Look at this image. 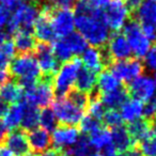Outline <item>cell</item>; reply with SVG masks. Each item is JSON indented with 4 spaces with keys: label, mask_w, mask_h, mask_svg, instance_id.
Wrapping results in <instances>:
<instances>
[{
    "label": "cell",
    "mask_w": 156,
    "mask_h": 156,
    "mask_svg": "<svg viewBox=\"0 0 156 156\" xmlns=\"http://www.w3.org/2000/svg\"><path fill=\"white\" fill-rule=\"evenodd\" d=\"M81 62L86 65L85 67L98 73L100 71H102L103 67H105L102 49L101 48L92 47V46L87 48L83 54Z\"/></svg>",
    "instance_id": "603a6c76"
},
{
    "label": "cell",
    "mask_w": 156,
    "mask_h": 156,
    "mask_svg": "<svg viewBox=\"0 0 156 156\" xmlns=\"http://www.w3.org/2000/svg\"><path fill=\"white\" fill-rule=\"evenodd\" d=\"M83 66L81 59L78 57L62 63L54 76L52 88L55 95L59 98H64L73 88H75L78 72Z\"/></svg>",
    "instance_id": "3957f363"
},
{
    "label": "cell",
    "mask_w": 156,
    "mask_h": 156,
    "mask_svg": "<svg viewBox=\"0 0 156 156\" xmlns=\"http://www.w3.org/2000/svg\"><path fill=\"white\" fill-rule=\"evenodd\" d=\"M100 94V93H98ZM101 101H102L103 105L105 108L109 109H117L121 107L126 101L128 100V92L126 90L125 86H120L118 89L113 90L111 92L105 94H100Z\"/></svg>",
    "instance_id": "d6986e66"
},
{
    "label": "cell",
    "mask_w": 156,
    "mask_h": 156,
    "mask_svg": "<svg viewBox=\"0 0 156 156\" xmlns=\"http://www.w3.org/2000/svg\"><path fill=\"white\" fill-rule=\"evenodd\" d=\"M0 156H13V154L5 147V145L0 147Z\"/></svg>",
    "instance_id": "7dc6e473"
},
{
    "label": "cell",
    "mask_w": 156,
    "mask_h": 156,
    "mask_svg": "<svg viewBox=\"0 0 156 156\" xmlns=\"http://www.w3.org/2000/svg\"><path fill=\"white\" fill-rule=\"evenodd\" d=\"M145 63L152 71H156V44H154L145 55Z\"/></svg>",
    "instance_id": "74e56055"
},
{
    "label": "cell",
    "mask_w": 156,
    "mask_h": 156,
    "mask_svg": "<svg viewBox=\"0 0 156 156\" xmlns=\"http://www.w3.org/2000/svg\"><path fill=\"white\" fill-rule=\"evenodd\" d=\"M151 1H155V2H156V0H151Z\"/></svg>",
    "instance_id": "db71d44e"
},
{
    "label": "cell",
    "mask_w": 156,
    "mask_h": 156,
    "mask_svg": "<svg viewBox=\"0 0 156 156\" xmlns=\"http://www.w3.org/2000/svg\"><path fill=\"white\" fill-rule=\"evenodd\" d=\"M26 136L30 150H32L35 154H42L46 152L49 150V147L52 143L49 133L43 128H34L26 133Z\"/></svg>",
    "instance_id": "e0dca14e"
},
{
    "label": "cell",
    "mask_w": 156,
    "mask_h": 156,
    "mask_svg": "<svg viewBox=\"0 0 156 156\" xmlns=\"http://www.w3.org/2000/svg\"><path fill=\"white\" fill-rule=\"evenodd\" d=\"M79 136V130L75 126L60 125L54 129L51 142L54 143L55 150L62 151L76 143Z\"/></svg>",
    "instance_id": "4fadbf2b"
},
{
    "label": "cell",
    "mask_w": 156,
    "mask_h": 156,
    "mask_svg": "<svg viewBox=\"0 0 156 156\" xmlns=\"http://www.w3.org/2000/svg\"><path fill=\"white\" fill-rule=\"evenodd\" d=\"M118 152L117 150L113 147L112 144H109L107 147H105L104 149L101 150V153H100V156H119L118 155Z\"/></svg>",
    "instance_id": "60d3db41"
},
{
    "label": "cell",
    "mask_w": 156,
    "mask_h": 156,
    "mask_svg": "<svg viewBox=\"0 0 156 156\" xmlns=\"http://www.w3.org/2000/svg\"><path fill=\"white\" fill-rule=\"evenodd\" d=\"M120 156H141V153H140V151H139L138 147L135 145V147H133L132 149H129V150H127V151L121 153L120 154Z\"/></svg>",
    "instance_id": "7bdbcfd3"
},
{
    "label": "cell",
    "mask_w": 156,
    "mask_h": 156,
    "mask_svg": "<svg viewBox=\"0 0 156 156\" xmlns=\"http://www.w3.org/2000/svg\"><path fill=\"white\" fill-rule=\"evenodd\" d=\"M111 134V144L113 145L118 153H123L127 150L132 149L133 147L137 145V143L129 136L126 127L123 125L113 127L110 130Z\"/></svg>",
    "instance_id": "ac0fdd59"
},
{
    "label": "cell",
    "mask_w": 156,
    "mask_h": 156,
    "mask_svg": "<svg viewBox=\"0 0 156 156\" xmlns=\"http://www.w3.org/2000/svg\"><path fill=\"white\" fill-rule=\"evenodd\" d=\"M10 74L7 69H0V88L2 87L7 81H9L10 79Z\"/></svg>",
    "instance_id": "ee69618b"
},
{
    "label": "cell",
    "mask_w": 156,
    "mask_h": 156,
    "mask_svg": "<svg viewBox=\"0 0 156 156\" xmlns=\"http://www.w3.org/2000/svg\"><path fill=\"white\" fill-rule=\"evenodd\" d=\"M88 137L93 150H102L107 145L111 144L110 130L106 127H101L96 132L90 134Z\"/></svg>",
    "instance_id": "f1b7e54d"
},
{
    "label": "cell",
    "mask_w": 156,
    "mask_h": 156,
    "mask_svg": "<svg viewBox=\"0 0 156 156\" xmlns=\"http://www.w3.org/2000/svg\"><path fill=\"white\" fill-rule=\"evenodd\" d=\"M125 87L128 96L142 103L149 102L156 93V83L149 76H139Z\"/></svg>",
    "instance_id": "8fae6325"
},
{
    "label": "cell",
    "mask_w": 156,
    "mask_h": 156,
    "mask_svg": "<svg viewBox=\"0 0 156 156\" xmlns=\"http://www.w3.org/2000/svg\"><path fill=\"white\" fill-rule=\"evenodd\" d=\"M144 104L137 100H127L121 106V118L126 123H132L143 117Z\"/></svg>",
    "instance_id": "7402d4cb"
},
{
    "label": "cell",
    "mask_w": 156,
    "mask_h": 156,
    "mask_svg": "<svg viewBox=\"0 0 156 156\" xmlns=\"http://www.w3.org/2000/svg\"><path fill=\"white\" fill-rule=\"evenodd\" d=\"M10 109V105L0 98V118H3Z\"/></svg>",
    "instance_id": "f6af8a7d"
},
{
    "label": "cell",
    "mask_w": 156,
    "mask_h": 156,
    "mask_svg": "<svg viewBox=\"0 0 156 156\" xmlns=\"http://www.w3.org/2000/svg\"><path fill=\"white\" fill-rule=\"evenodd\" d=\"M130 17V12L123 0H110L102 10V20L108 29L119 31Z\"/></svg>",
    "instance_id": "52a82bcc"
},
{
    "label": "cell",
    "mask_w": 156,
    "mask_h": 156,
    "mask_svg": "<svg viewBox=\"0 0 156 156\" xmlns=\"http://www.w3.org/2000/svg\"><path fill=\"white\" fill-rule=\"evenodd\" d=\"M130 17L136 20L141 28L156 29V2L151 0L142 1L138 9L130 14Z\"/></svg>",
    "instance_id": "9a60e30c"
},
{
    "label": "cell",
    "mask_w": 156,
    "mask_h": 156,
    "mask_svg": "<svg viewBox=\"0 0 156 156\" xmlns=\"http://www.w3.org/2000/svg\"><path fill=\"white\" fill-rule=\"evenodd\" d=\"M153 125H154V127H155V129H156V117L154 118V120H153Z\"/></svg>",
    "instance_id": "f907efd6"
},
{
    "label": "cell",
    "mask_w": 156,
    "mask_h": 156,
    "mask_svg": "<svg viewBox=\"0 0 156 156\" xmlns=\"http://www.w3.org/2000/svg\"><path fill=\"white\" fill-rule=\"evenodd\" d=\"M64 40L71 48L73 56H78V55L83 54V51L88 48L87 41L78 32H72L71 34L65 37Z\"/></svg>",
    "instance_id": "4dcf8cb0"
},
{
    "label": "cell",
    "mask_w": 156,
    "mask_h": 156,
    "mask_svg": "<svg viewBox=\"0 0 156 156\" xmlns=\"http://www.w3.org/2000/svg\"><path fill=\"white\" fill-rule=\"evenodd\" d=\"M75 26L78 33L92 47L103 48L109 40V29L102 20V13L98 16L76 14Z\"/></svg>",
    "instance_id": "7a4b0ae2"
},
{
    "label": "cell",
    "mask_w": 156,
    "mask_h": 156,
    "mask_svg": "<svg viewBox=\"0 0 156 156\" xmlns=\"http://www.w3.org/2000/svg\"><path fill=\"white\" fill-rule=\"evenodd\" d=\"M79 127H80V130L85 135H90L92 133L96 132L98 129H100L103 126H102V121L87 115H83V118L81 119L80 123H79Z\"/></svg>",
    "instance_id": "d590c367"
},
{
    "label": "cell",
    "mask_w": 156,
    "mask_h": 156,
    "mask_svg": "<svg viewBox=\"0 0 156 156\" xmlns=\"http://www.w3.org/2000/svg\"><path fill=\"white\" fill-rule=\"evenodd\" d=\"M40 156H62L61 155V153L58 151V150H47L46 152H44V153L40 154Z\"/></svg>",
    "instance_id": "bcb514c9"
},
{
    "label": "cell",
    "mask_w": 156,
    "mask_h": 156,
    "mask_svg": "<svg viewBox=\"0 0 156 156\" xmlns=\"http://www.w3.org/2000/svg\"><path fill=\"white\" fill-rule=\"evenodd\" d=\"M5 147L13 154V156H24L30 153L26 133L22 129H14L8 135L5 139Z\"/></svg>",
    "instance_id": "2e32d148"
},
{
    "label": "cell",
    "mask_w": 156,
    "mask_h": 156,
    "mask_svg": "<svg viewBox=\"0 0 156 156\" xmlns=\"http://www.w3.org/2000/svg\"><path fill=\"white\" fill-rule=\"evenodd\" d=\"M42 9H44L48 13L51 23L52 29L56 33L58 39L67 37L74 32L75 28V13L72 9H63L52 5L49 2H45L42 5Z\"/></svg>",
    "instance_id": "277c9868"
},
{
    "label": "cell",
    "mask_w": 156,
    "mask_h": 156,
    "mask_svg": "<svg viewBox=\"0 0 156 156\" xmlns=\"http://www.w3.org/2000/svg\"><path fill=\"white\" fill-rule=\"evenodd\" d=\"M98 92L105 94L118 89L121 85L118 78L112 74L109 69H104L98 76Z\"/></svg>",
    "instance_id": "484cf974"
},
{
    "label": "cell",
    "mask_w": 156,
    "mask_h": 156,
    "mask_svg": "<svg viewBox=\"0 0 156 156\" xmlns=\"http://www.w3.org/2000/svg\"><path fill=\"white\" fill-rule=\"evenodd\" d=\"M110 71L124 86L129 83L144 72V65L138 58H129L126 60L115 61L110 65Z\"/></svg>",
    "instance_id": "ba28073f"
},
{
    "label": "cell",
    "mask_w": 156,
    "mask_h": 156,
    "mask_svg": "<svg viewBox=\"0 0 156 156\" xmlns=\"http://www.w3.org/2000/svg\"><path fill=\"white\" fill-rule=\"evenodd\" d=\"M39 117H40L39 109L37 107L30 106V105L25 103L24 113H23L22 122H20V127H22L23 132L28 133L30 130L37 128V126L39 125Z\"/></svg>",
    "instance_id": "4316f807"
},
{
    "label": "cell",
    "mask_w": 156,
    "mask_h": 156,
    "mask_svg": "<svg viewBox=\"0 0 156 156\" xmlns=\"http://www.w3.org/2000/svg\"><path fill=\"white\" fill-rule=\"evenodd\" d=\"M154 81H155V83H156V74H155V80H154Z\"/></svg>",
    "instance_id": "f5cc1de1"
},
{
    "label": "cell",
    "mask_w": 156,
    "mask_h": 156,
    "mask_svg": "<svg viewBox=\"0 0 156 156\" xmlns=\"http://www.w3.org/2000/svg\"><path fill=\"white\" fill-rule=\"evenodd\" d=\"M102 123H104L107 127L113 128L123 125V120H122L121 115L117 109H109L108 111L105 112Z\"/></svg>",
    "instance_id": "8d00e7d4"
},
{
    "label": "cell",
    "mask_w": 156,
    "mask_h": 156,
    "mask_svg": "<svg viewBox=\"0 0 156 156\" xmlns=\"http://www.w3.org/2000/svg\"><path fill=\"white\" fill-rule=\"evenodd\" d=\"M52 110L60 125L75 126L80 123L81 119L85 115V111L75 106L65 98L57 100Z\"/></svg>",
    "instance_id": "9c48e42d"
},
{
    "label": "cell",
    "mask_w": 156,
    "mask_h": 156,
    "mask_svg": "<svg viewBox=\"0 0 156 156\" xmlns=\"http://www.w3.org/2000/svg\"><path fill=\"white\" fill-rule=\"evenodd\" d=\"M52 80L54 77L41 76L34 87L24 91L25 103L30 106L37 107V109L49 107L55 98Z\"/></svg>",
    "instance_id": "5b68a950"
},
{
    "label": "cell",
    "mask_w": 156,
    "mask_h": 156,
    "mask_svg": "<svg viewBox=\"0 0 156 156\" xmlns=\"http://www.w3.org/2000/svg\"><path fill=\"white\" fill-rule=\"evenodd\" d=\"M5 40H8L7 34H5V30H3L2 28H0V45H1V44H2Z\"/></svg>",
    "instance_id": "c3c4849f"
},
{
    "label": "cell",
    "mask_w": 156,
    "mask_h": 156,
    "mask_svg": "<svg viewBox=\"0 0 156 156\" xmlns=\"http://www.w3.org/2000/svg\"><path fill=\"white\" fill-rule=\"evenodd\" d=\"M10 77L15 78L16 83L24 91L33 88L41 78V69L33 54L17 55L9 65Z\"/></svg>",
    "instance_id": "6da1fadb"
},
{
    "label": "cell",
    "mask_w": 156,
    "mask_h": 156,
    "mask_svg": "<svg viewBox=\"0 0 156 156\" xmlns=\"http://www.w3.org/2000/svg\"><path fill=\"white\" fill-rule=\"evenodd\" d=\"M11 16H12L11 10L8 9L5 5H0V28L7 26V24L9 23Z\"/></svg>",
    "instance_id": "f35d334b"
},
{
    "label": "cell",
    "mask_w": 156,
    "mask_h": 156,
    "mask_svg": "<svg viewBox=\"0 0 156 156\" xmlns=\"http://www.w3.org/2000/svg\"><path fill=\"white\" fill-rule=\"evenodd\" d=\"M57 118L51 108L46 107L40 111L39 124H41V128L45 129L46 132H51L57 127Z\"/></svg>",
    "instance_id": "836d02e7"
},
{
    "label": "cell",
    "mask_w": 156,
    "mask_h": 156,
    "mask_svg": "<svg viewBox=\"0 0 156 156\" xmlns=\"http://www.w3.org/2000/svg\"><path fill=\"white\" fill-rule=\"evenodd\" d=\"M154 126V125H153ZM141 156H156V129L153 128L152 133L144 139L137 143Z\"/></svg>",
    "instance_id": "d6a6232c"
},
{
    "label": "cell",
    "mask_w": 156,
    "mask_h": 156,
    "mask_svg": "<svg viewBox=\"0 0 156 156\" xmlns=\"http://www.w3.org/2000/svg\"><path fill=\"white\" fill-rule=\"evenodd\" d=\"M15 47L11 40H5L0 45V69H7L12 59L15 57Z\"/></svg>",
    "instance_id": "1f68e13d"
},
{
    "label": "cell",
    "mask_w": 156,
    "mask_h": 156,
    "mask_svg": "<svg viewBox=\"0 0 156 156\" xmlns=\"http://www.w3.org/2000/svg\"><path fill=\"white\" fill-rule=\"evenodd\" d=\"M22 1L23 0H0V5H5V7H7L8 9H10V10H13V9H15Z\"/></svg>",
    "instance_id": "b9f144b4"
},
{
    "label": "cell",
    "mask_w": 156,
    "mask_h": 156,
    "mask_svg": "<svg viewBox=\"0 0 156 156\" xmlns=\"http://www.w3.org/2000/svg\"><path fill=\"white\" fill-rule=\"evenodd\" d=\"M87 156H100V153H98L95 150H92V151L90 152V153L88 154Z\"/></svg>",
    "instance_id": "681fc988"
},
{
    "label": "cell",
    "mask_w": 156,
    "mask_h": 156,
    "mask_svg": "<svg viewBox=\"0 0 156 156\" xmlns=\"http://www.w3.org/2000/svg\"><path fill=\"white\" fill-rule=\"evenodd\" d=\"M153 121L140 118L136 121L128 123V126L126 127L129 136L136 143L140 142L142 139H144L147 136H149L153 130Z\"/></svg>",
    "instance_id": "ffe728a7"
},
{
    "label": "cell",
    "mask_w": 156,
    "mask_h": 156,
    "mask_svg": "<svg viewBox=\"0 0 156 156\" xmlns=\"http://www.w3.org/2000/svg\"><path fill=\"white\" fill-rule=\"evenodd\" d=\"M111 62L126 60L132 58V49L122 33L115 32L109 37L106 46H104Z\"/></svg>",
    "instance_id": "7c38bea8"
},
{
    "label": "cell",
    "mask_w": 156,
    "mask_h": 156,
    "mask_svg": "<svg viewBox=\"0 0 156 156\" xmlns=\"http://www.w3.org/2000/svg\"><path fill=\"white\" fill-rule=\"evenodd\" d=\"M13 37L14 40L12 42H13L15 50L18 52V55L32 54L37 44L32 33L17 32Z\"/></svg>",
    "instance_id": "d4e9b609"
},
{
    "label": "cell",
    "mask_w": 156,
    "mask_h": 156,
    "mask_svg": "<svg viewBox=\"0 0 156 156\" xmlns=\"http://www.w3.org/2000/svg\"><path fill=\"white\" fill-rule=\"evenodd\" d=\"M51 47H52L54 55L58 62L64 63L73 58L72 50H71V48H69V46L67 45L64 37H62V39H57L56 41L52 43Z\"/></svg>",
    "instance_id": "f546056e"
},
{
    "label": "cell",
    "mask_w": 156,
    "mask_h": 156,
    "mask_svg": "<svg viewBox=\"0 0 156 156\" xmlns=\"http://www.w3.org/2000/svg\"><path fill=\"white\" fill-rule=\"evenodd\" d=\"M98 83V73L87 67H83L78 72L77 78H76L75 88L77 90L85 93H92Z\"/></svg>",
    "instance_id": "44dd1931"
},
{
    "label": "cell",
    "mask_w": 156,
    "mask_h": 156,
    "mask_svg": "<svg viewBox=\"0 0 156 156\" xmlns=\"http://www.w3.org/2000/svg\"><path fill=\"white\" fill-rule=\"evenodd\" d=\"M123 35L129 44L132 52H134L136 58H144L151 48V42L145 37L136 20L129 17L128 22L123 26Z\"/></svg>",
    "instance_id": "8992f818"
},
{
    "label": "cell",
    "mask_w": 156,
    "mask_h": 156,
    "mask_svg": "<svg viewBox=\"0 0 156 156\" xmlns=\"http://www.w3.org/2000/svg\"><path fill=\"white\" fill-rule=\"evenodd\" d=\"M24 98V90L16 81L9 80L0 88V98L8 104H17Z\"/></svg>",
    "instance_id": "cb8c5ba5"
},
{
    "label": "cell",
    "mask_w": 156,
    "mask_h": 156,
    "mask_svg": "<svg viewBox=\"0 0 156 156\" xmlns=\"http://www.w3.org/2000/svg\"><path fill=\"white\" fill-rule=\"evenodd\" d=\"M24 108L25 103H17V104H14L10 107L7 115L3 117V123L9 130L17 129L18 126H20Z\"/></svg>",
    "instance_id": "83f0119b"
},
{
    "label": "cell",
    "mask_w": 156,
    "mask_h": 156,
    "mask_svg": "<svg viewBox=\"0 0 156 156\" xmlns=\"http://www.w3.org/2000/svg\"><path fill=\"white\" fill-rule=\"evenodd\" d=\"M8 135H9V129L7 128V126L5 125L3 121L0 119V147L5 145V139H7Z\"/></svg>",
    "instance_id": "ab89813d"
},
{
    "label": "cell",
    "mask_w": 156,
    "mask_h": 156,
    "mask_svg": "<svg viewBox=\"0 0 156 156\" xmlns=\"http://www.w3.org/2000/svg\"><path fill=\"white\" fill-rule=\"evenodd\" d=\"M33 33H34L35 40L41 41V43H54L58 37L52 29L51 23L48 13L44 9L41 8L39 17L35 20L34 27H33Z\"/></svg>",
    "instance_id": "5bb4252c"
},
{
    "label": "cell",
    "mask_w": 156,
    "mask_h": 156,
    "mask_svg": "<svg viewBox=\"0 0 156 156\" xmlns=\"http://www.w3.org/2000/svg\"><path fill=\"white\" fill-rule=\"evenodd\" d=\"M33 56L39 64L42 76L43 77H54L56 72L58 71L59 62L55 57L51 45L47 43L37 44L34 50H33Z\"/></svg>",
    "instance_id": "30bf717a"
},
{
    "label": "cell",
    "mask_w": 156,
    "mask_h": 156,
    "mask_svg": "<svg viewBox=\"0 0 156 156\" xmlns=\"http://www.w3.org/2000/svg\"><path fill=\"white\" fill-rule=\"evenodd\" d=\"M65 98H67L69 102L73 103L75 106H77L78 108H80L81 110H83V111L87 110L88 106H89L90 95L88 93L79 91V90H77L76 88H73V89L67 93Z\"/></svg>",
    "instance_id": "e575fe53"
},
{
    "label": "cell",
    "mask_w": 156,
    "mask_h": 156,
    "mask_svg": "<svg viewBox=\"0 0 156 156\" xmlns=\"http://www.w3.org/2000/svg\"><path fill=\"white\" fill-rule=\"evenodd\" d=\"M24 156H35L34 154H31V153H29V154H27V155H24Z\"/></svg>",
    "instance_id": "816d5d0a"
}]
</instances>
